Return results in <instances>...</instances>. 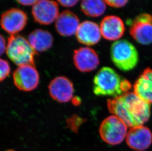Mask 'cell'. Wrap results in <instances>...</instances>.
Here are the masks:
<instances>
[{
	"label": "cell",
	"mask_w": 152,
	"mask_h": 151,
	"mask_svg": "<svg viewBox=\"0 0 152 151\" xmlns=\"http://www.w3.org/2000/svg\"><path fill=\"white\" fill-rule=\"evenodd\" d=\"M73 60L75 66L81 72L93 71L99 64L98 54L89 47H80L75 50Z\"/></svg>",
	"instance_id": "30bf717a"
},
{
	"label": "cell",
	"mask_w": 152,
	"mask_h": 151,
	"mask_svg": "<svg viewBox=\"0 0 152 151\" xmlns=\"http://www.w3.org/2000/svg\"><path fill=\"white\" fill-rule=\"evenodd\" d=\"M75 34L78 41L87 46L96 44L102 37L99 26L90 21H85L80 24Z\"/></svg>",
	"instance_id": "5bb4252c"
},
{
	"label": "cell",
	"mask_w": 152,
	"mask_h": 151,
	"mask_svg": "<svg viewBox=\"0 0 152 151\" xmlns=\"http://www.w3.org/2000/svg\"><path fill=\"white\" fill-rule=\"evenodd\" d=\"M28 41L37 52H43L51 48L53 37L49 31L37 29L29 34Z\"/></svg>",
	"instance_id": "e0dca14e"
},
{
	"label": "cell",
	"mask_w": 152,
	"mask_h": 151,
	"mask_svg": "<svg viewBox=\"0 0 152 151\" xmlns=\"http://www.w3.org/2000/svg\"><path fill=\"white\" fill-rule=\"evenodd\" d=\"M106 4L111 7L121 8L126 6L129 0H104Z\"/></svg>",
	"instance_id": "44dd1931"
},
{
	"label": "cell",
	"mask_w": 152,
	"mask_h": 151,
	"mask_svg": "<svg viewBox=\"0 0 152 151\" xmlns=\"http://www.w3.org/2000/svg\"><path fill=\"white\" fill-rule=\"evenodd\" d=\"M6 42L4 37L0 34V56L3 55L6 52Z\"/></svg>",
	"instance_id": "603a6c76"
},
{
	"label": "cell",
	"mask_w": 152,
	"mask_h": 151,
	"mask_svg": "<svg viewBox=\"0 0 152 151\" xmlns=\"http://www.w3.org/2000/svg\"><path fill=\"white\" fill-rule=\"evenodd\" d=\"M7 151H15V150H7Z\"/></svg>",
	"instance_id": "484cf974"
},
{
	"label": "cell",
	"mask_w": 152,
	"mask_h": 151,
	"mask_svg": "<svg viewBox=\"0 0 152 151\" xmlns=\"http://www.w3.org/2000/svg\"><path fill=\"white\" fill-rule=\"evenodd\" d=\"M48 89L52 98L59 103L68 102L73 97V83L64 76L56 77L52 80L48 86Z\"/></svg>",
	"instance_id": "7c38bea8"
},
{
	"label": "cell",
	"mask_w": 152,
	"mask_h": 151,
	"mask_svg": "<svg viewBox=\"0 0 152 151\" xmlns=\"http://www.w3.org/2000/svg\"><path fill=\"white\" fill-rule=\"evenodd\" d=\"M57 1L64 7H71L75 6L79 0H57Z\"/></svg>",
	"instance_id": "7402d4cb"
},
{
	"label": "cell",
	"mask_w": 152,
	"mask_h": 151,
	"mask_svg": "<svg viewBox=\"0 0 152 151\" xmlns=\"http://www.w3.org/2000/svg\"><path fill=\"white\" fill-rule=\"evenodd\" d=\"M80 25L77 16L69 10H65L58 16L55 28L63 36H70L75 34Z\"/></svg>",
	"instance_id": "9a60e30c"
},
{
	"label": "cell",
	"mask_w": 152,
	"mask_h": 151,
	"mask_svg": "<svg viewBox=\"0 0 152 151\" xmlns=\"http://www.w3.org/2000/svg\"><path fill=\"white\" fill-rule=\"evenodd\" d=\"M131 88L130 82L110 67H102L94 78L93 92L99 96L115 98L129 92Z\"/></svg>",
	"instance_id": "7a4b0ae2"
},
{
	"label": "cell",
	"mask_w": 152,
	"mask_h": 151,
	"mask_svg": "<svg viewBox=\"0 0 152 151\" xmlns=\"http://www.w3.org/2000/svg\"><path fill=\"white\" fill-rule=\"evenodd\" d=\"M72 103L75 106H78L80 104V100L78 97H75L72 100Z\"/></svg>",
	"instance_id": "d4e9b609"
},
{
	"label": "cell",
	"mask_w": 152,
	"mask_h": 151,
	"mask_svg": "<svg viewBox=\"0 0 152 151\" xmlns=\"http://www.w3.org/2000/svg\"><path fill=\"white\" fill-rule=\"evenodd\" d=\"M34 21L43 25H48L56 21L59 16V7L53 0H39L32 8Z\"/></svg>",
	"instance_id": "9c48e42d"
},
{
	"label": "cell",
	"mask_w": 152,
	"mask_h": 151,
	"mask_svg": "<svg viewBox=\"0 0 152 151\" xmlns=\"http://www.w3.org/2000/svg\"><path fill=\"white\" fill-rule=\"evenodd\" d=\"M134 89L138 97L148 104H152V69L144 70L134 83Z\"/></svg>",
	"instance_id": "2e32d148"
},
{
	"label": "cell",
	"mask_w": 152,
	"mask_h": 151,
	"mask_svg": "<svg viewBox=\"0 0 152 151\" xmlns=\"http://www.w3.org/2000/svg\"><path fill=\"white\" fill-rule=\"evenodd\" d=\"M6 53L9 59L19 66H34L37 52L25 37L19 34L11 35L8 38Z\"/></svg>",
	"instance_id": "3957f363"
},
{
	"label": "cell",
	"mask_w": 152,
	"mask_h": 151,
	"mask_svg": "<svg viewBox=\"0 0 152 151\" xmlns=\"http://www.w3.org/2000/svg\"><path fill=\"white\" fill-rule=\"evenodd\" d=\"M10 73L9 63L6 60L0 59V81L5 80Z\"/></svg>",
	"instance_id": "ffe728a7"
},
{
	"label": "cell",
	"mask_w": 152,
	"mask_h": 151,
	"mask_svg": "<svg viewBox=\"0 0 152 151\" xmlns=\"http://www.w3.org/2000/svg\"><path fill=\"white\" fill-rule=\"evenodd\" d=\"M83 122V119L78 116L74 115L66 119L67 127L72 131L76 133L78 131L79 126Z\"/></svg>",
	"instance_id": "d6986e66"
},
{
	"label": "cell",
	"mask_w": 152,
	"mask_h": 151,
	"mask_svg": "<svg viewBox=\"0 0 152 151\" xmlns=\"http://www.w3.org/2000/svg\"><path fill=\"white\" fill-rule=\"evenodd\" d=\"M13 78L17 89L27 92L35 89L39 81V73L32 65L19 66L13 73Z\"/></svg>",
	"instance_id": "52a82bcc"
},
{
	"label": "cell",
	"mask_w": 152,
	"mask_h": 151,
	"mask_svg": "<svg viewBox=\"0 0 152 151\" xmlns=\"http://www.w3.org/2000/svg\"><path fill=\"white\" fill-rule=\"evenodd\" d=\"M111 59L114 64L123 71H129L136 67L139 61L137 50L132 43L120 40L112 44Z\"/></svg>",
	"instance_id": "277c9868"
},
{
	"label": "cell",
	"mask_w": 152,
	"mask_h": 151,
	"mask_svg": "<svg viewBox=\"0 0 152 151\" xmlns=\"http://www.w3.org/2000/svg\"><path fill=\"white\" fill-rule=\"evenodd\" d=\"M99 134L102 140L111 145L120 144L128 134V126L115 115L107 117L102 122Z\"/></svg>",
	"instance_id": "5b68a950"
},
{
	"label": "cell",
	"mask_w": 152,
	"mask_h": 151,
	"mask_svg": "<svg viewBox=\"0 0 152 151\" xmlns=\"http://www.w3.org/2000/svg\"><path fill=\"white\" fill-rule=\"evenodd\" d=\"M81 9L88 16L99 17L105 12L106 4L104 0H82Z\"/></svg>",
	"instance_id": "ac0fdd59"
},
{
	"label": "cell",
	"mask_w": 152,
	"mask_h": 151,
	"mask_svg": "<svg viewBox=\"0 0 152 151\" xmlns=\"http://www.w3.org/2000/svg\"><path fill=\"white\" fill-rule=\"evenodd\" d=\"M129 33L140 44L147 45L152 44V15L142 13L135 17L130 25Z\"/></svg>",
	"instance_id": "8992f818"
},
{
	"label": "cell",
	"mask_w": 152,
	"mask_h": 151,
	"mask_svg": "<svg viewBox=\"0 0 152 151\" xmlns=\"http://www.w3.org/2000/svg\"><path fill=\"white\" fill-rule=\"evenodd\" d=\"M99 27L102 37L109 41L119 40L125 31V24L122 19L115 15L104 17Z\"/></svg>",
	"instance_id": "4fadbf2b"
},
{
	"label": "cell",
	"mask_w": 152,
	"mask_h": 151,
	"mask_svg": "<svg viewBox=\"0 0 152 151\" xmlns=\"http://www.w3.org/2000/svg\"><path fill=\"white\" fill-rule=\"evenodd\" d=\"M126 142L132 150L139 151L146 150L152 143L151 130L143 125L131 128L126 135Z\"/></svg>",
	"instance_id": "8fae6325"
},
{
	"label": "cell",
	"mask_w": 152,
	"mask_h": 151,
	"mask_svg": "<svg viewBox=\"0 0 152 151\" xmlns=\"http://www.w3.org/2000/svg\"><path fill=\"white\" fill-rule=\"evenodd\" d=\"M107 106L111 113L131 128L143 125L151 115L149 104L131 91L108 100Z\"/></svg>",
	"instance_id": "6da1fadb"
},
{
	"label": "cell",
	"mask_w": 152,
	"mask_h": 151,
	"mask_svg": "<svg viewBox=\"0 0 152 151\" xmlns=\"http://www.w3.org/2000/svg\"><path fill=\"white\" fill-rule=\"evenodd\" d=\"M27 15L24 11L13 8L4 12L0 18V25L3 30L11 35L17 34L26 27Z\"/></svg>",
	"instance_id": "ba28073f"
},
{
	"label": "cell",
	"mask_w": 152,
	"mask_h": 151,
	"mask_svg": "<svg viewBox=\"0 0 152 151\" xmlns=\"http://www.w3.org/2000/svg\"><path fill=\"white\" fill-rule=\"evenodd\" d=\"M17 2L24 6H34L39 0H16Z\"/></svg>",
	"instance_id": "cb8c5ba5"
}]
</instances>
